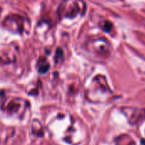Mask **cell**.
I'll list each match as a JSON object with an SVG mask.
<instances>
[{"label": "cell", "mask_w": 145, "mask_h": 145, "mask_svg": "<svg viewBox=\"0 0 145 145\" xmlns=\"http://www.w3.org/2000/svg\"><path fill=\"white\" fill-rule=\"evenodd\" d=\"M5 22L7 23V27L8 28H12V31H18V32H21L22 29L20 28L17 24H22V19L20 16L19 15H10L8 17H7L5 19Z\"/></svg>", "instance_id": "6da1fadb"}, {"label": "cell", "mask_w": 145, "mask_h": 145, "mask_svg": "<svg viewBox=\"0 0 145 145\" xmlns=\"http://www.w3.org/2000/svg\"><path fill=\"white\" fill-rule=\"evenodd\" d=\"M6 110L9 112H12V113H16L19 110H20V103L19 102H16L15 100H12L10 101L7 107H6Z\"/></svg>", "instance_id": "7a4b0ae2"}, {"label": "cell", "mask_w": 145, "mask_h": 145, "mask_svg": "<svg viewBox=\"0 0 145 145\" xmlns=\"http://www.w3.org/2000/svg\"><path fill=\"white\" fill-rule=\"evenodd\" d=\"M48 67H49V65L46 62V59H43V61H42L41 65H39L38 67V71L41 73H45L48 70Z\"/></svg>", "instance_id": "3957f363"}]
</instances>
